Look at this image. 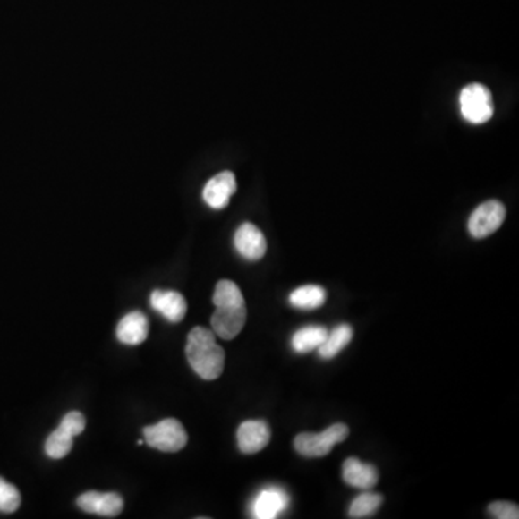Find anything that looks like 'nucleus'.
I'll use <instances>...</instances> for the list:
<instances>
[{
	"mask_svg": "<svg viewBox=\"0 0 519 519\" xmlns=\"http://www.w3.org/2000/svg\"><path fill=\"white\" fill-rule=\"evenodd\" d=\"M270 438V427L263 420H249L238 427V449L244 455L261 452L268 445Z\"/></svg>",
	"mask_w": 519,
	"mask_h": 519,
	"instance_id": "9b49d317",
	"label": "nucleus"
},
{
	"mask_svg": "<svg viewBox=\"0 0 519 519\" xmlns=\"http://www.w3.org/2000/svg\"><path fill=\"white\" fill-rule=\"evenodd\" d=\"M353 327H349L346 323L337 325L332 332H328L327 339L318 348L320 358L322 360H332L337 353H341L342 349L349 345V342L353 341Z\"/></svg>",
	"mask_w": 519,
	"mask_h": 519,
	"instance_id": "dca6fc26",
	"label": "nucleus"
},
{
	"mask_svg": "<svg viewBox=\"0 0 519 519\" xmlns=\"http://www.w3.org/2000/svg\"><path fill=\"white\" fill-rule=\"evenodd\" d=\"M115 334L122 344L140 345L149 335L148 318L141 311H130L120 320Z\"/></svg>",
	"mask_w": 519,
	"mask_h": 519,
	"instance_id": "4468645a",
	"label": "nucleus"
},
{
	"mask_svg": "<svg viewBox=\"0 0 519 519\" xmlns=\"http://www.w3.org/2000/svg\"><path fill=\"white\" fill-rule=\"evenodd\" d=\"M460 113L472 124H483L493 115L492 94L483 84H469L462 89L459 97Z\"/></svg>",
	"mask_w": 519,
	"mask_h": 519,
	"instance_id": "7ed1b4c3",
	"label": "nucleus"
},
{
	"mask_svg": "<svg viewBox=\"0 0 519 519\" xmlns=\"http://www.w3.org/2000/svg\"><path fill=\"white\" fill-rule=\"evenodd\" d=\"M72 445H74V436L58 426V429L52 431L45 441V453L51 459H63L72 450Z\"/></svg>",
	"mask_w": 519,
	"mask_h": 519,
	"instance_id": "a211bd4d",
	"label": "nucleus"
},
{
	"mask_svg": "<svg viewBox=\"0 0 519 519\" xmlns=\"http://www.w3.org/2000/svg\"><path fill=\"white\" fill-rule=\"evenodd\" d=\"M382 504V497L379 493L363 492L353 499L349 506V516L360 519L374 515Z\"/></svg>",
	"mask_w": 519,
	"mask_h": 519,
	"instance_id": "6ab92c4d",
	"label": "nucleus"
},
{
	"mask_svg": "<svg viewBox=\"0 0 519 519\" xmlns=\"http://www.w3.org/2000/svg\"><path fill=\"white\" fill-rule=\"evenodd\" d=\"M348 436V426L336 423L328 427L322 433L297 434L294 443V449L304 457H323L329 455L335 445L346 440Z\"/></svg>",
	"mask_w": 519,
	"mask_h": 519,
	"instance_id": "f03ea898",
	"label": "nucleus"
},
{
	"mask_svg": "<svg viewBox=\"0 0 519 519\" xmlns=\"http://www.w3.org/2000/svg\"><path fill=\"white\" fill-rule=\"evenodd\" d=\"M185 351L191 368L200 379L212 381L223 374L225 353L217 344L216 334L211 329L193 328L188 335Z\"/></svg>",
	"mask_w": 519,
	"mask_h": 519,
	"instance_id": "f257e3e1",
	"label": "nucleus"
},
{
	"mask_svg": "<svg viewBox=\"0 0 519 519\" xmlns=\"http://www.w3.org/2000/svg\"><path fill=\"white\" fill-rule=\"evenodd\" d=\"M234 245H235V250L240 252V256L244 257L245 260H250V261L263 259L264 254L268 251V242H266L264 234L251 223H244L238 226V230L234 235Z\"/></svg>",
	"mask_w": 519,
	"mask_h": 519,
	"instance_id": "1a4fd4ad",
	"label": "nucleus"
},
{
	"mask_svg": "<svg viewBox=\"0 0 519 519\" xmlns=\"http://www.w3.org/2000/svg\"><path fill=\"white\" fill-rule=\"evenodd\" d=\"M490 515L498 519H518L519 508L518 505L512 504V502L497 501L489 505Z\"/></svg>",
	"mask_w": 519,
	"mask_h": 519,
	"instance_id": "4be33fe9",
	"label": "nucleus"
},
{
	"mask_svg": "<svg viewBox=\"0 0 519 519\" xmlns=\"http://www.w3.org/2000/svg\"><path fill=\"white\" fill-rule=\"evenodd\" d=\"M342 476L349 486L361 490H370L379 483L377 467L363 464L356 457H349L342 467Z\"/></svg>",
	"mask_w": 519,
	"mask_h": 519,
	"instance_id": "ddd939ff",
	"label": "nucleus"
},
{
	"mask_svg": "<svg viewBox=\"0 0 519 519\" xmlns=\"http://www.w3.org/2000/svg\"><path fill=\"white\" fill-rule=\"evenodd\" d=\"M237 192V181L233 172H221L209 179L205 185L202 198L212 209H224L230 204L231 197Z\"/></svg>",
	"mask_w": 519,
	"mask_h": 519,
	"instance_id": "9d476101",
	"label": "nucleus"
},
{
	"mask_svg": "<svg viewBox=\"0 0 519 519\" xmlns=\"http://www.w3.org/2000/svg\"><path fill=\"white\" fill-rule=\"evenodd\" d=\"M77 505L78 508L89 514L115 518L122 514L124 502L119 493H100L89 490V492L82 493L81 497H78Z\"/></svg>",
	"mask_w": 519,
	"mask_h": 519,
	"instance_id": "0eeeda50",
	"label": "nucleus"
},
{
	"mask_svg": "<svg viewBox=\"0 0 519 519\" xmlns=\"http://www.w3.org/2000/svg\"><path fill=\"white\" fill-rule=\"evenodd\" d=\"M328 332L329 330L327 328L318 327V325L301 328L292 336V348L297 353H309L311 351H316L327 339Z\"/></svg>",
	"mask_w": 519,
	"mask_h": 519,
	"instance_id": "2eb2a0df",
	"label": "nucleus"
},
{
	"mask_svg": "<svg viewBox=\"0 0 519 519\" xmlns=\"http://www.w3.org/2000/svg\"><path fill=\"white\" fill-rule=\"evenodd\" d=\"M506 217V209L499 200H490L479 205L472 212L467 228L473 238L489 237L490 234L501 228Z\"/></svg>",
	"mask_w": 519,
	"mask_h": 519,
	"instance_id": "423d86ee",
	"label": "nucleus"
},
{
	"mask_svg": "<svg viewBox=\"0 0 519 519\" xmlns=\"http://www.w3.org/2000/svg\"><path fill=\"white\" fill-rule=\"evenodd\" d=\"M21 506V493L15 486L0 478V512L12 514Z\"/></svg>",
	"mask_w": 519,
	"mask_h": 519,
	"instance_id": "aec40b11",
	"label": "nucleus"
},
{
	"mask_svg": "<svg viewBox=\"0 0 519 519\" xmlns=\"http://www.w3.org/2000/svg\"><path fill=\"white\" fill-rule=\"evenodd\" d=\"M146 443L160 452L176 453L185 447L188 434L176 419L162 420L155 426L143 429Z\"/></svg>",
	"mask_w": 519,
	"mask_h": 519,
	"instance_id": "20e7f679",
	"label": "nucleus"
},
{
	"mask_svg": "<svg viewBox=\"0 0 519 519\" xmlns=\"http://www.w3.org/2000/svg\"><path fill=\"white\" fill-rule=\"evenodd\" d=\"M289 302L294 308L303 311L318 309L327 302V290L316 285H302L290 294Z\"/></svg>",
	"mask_w": 519,
	"mask_h": 519,
	"instance_id": "f3484780",
	"label": "nucleus"
},
{
	"mask_svg": "<svg viewBox=\"0 0 519 519\" xmlns=\"http://www.w3.org/2000/svg\"><path fill=\"white\" fill-rule=\"evenodd\" d=\"M245 320H247L245 302L217 304L216 311L211 318L212 332L225 341H231L242 332Z\"/></svg>",
	"mask_w": 519,
	"mask_h": 519,
	"instance_id": "39448f33",
	"label": "nucleus"
},
{
	"mask_svg": "<svg viewBox=\"0 0 519 519\" xmlns=\"http://www.w3.org/2000/svg\"><path fill=\"white\" fill-rule=\"evenodd\" d=\"M60 427H63L64 430H67L68 433L72 434L75 438L86 429V417L80 412H70L68 414L64 415Z\"/></svg>",
	"mask_w": 519,
	"mask_h": 519,
	"instance_id": "412c9836",
	"label": "nucleus"
},
{
	"mask_svg": "<svg viewBox=\"0 0 519 519\" xmlns=\"http://www.w3.org/2000/svg\"><path fill=\"white\" fill-rule=\"evenodd\" d=\"M290 498L282 488L268 486L257 493L256 499L252 501V516L257 519H273L287 509Z\"/></svg>",
	"mask_w": 519,
	"mask_h": 519,
	"instance_id": "6e6552de",
	"label": "nucleus"
},
{
	"mask_svg": "<svg viewBox=\"0 0 519 519\" xmlns=\"http://www.w3.org/2000/svg\"><path fill=\"white\" fill-rule=\"evenodd\" d=\"M150 304L169 322H181L185 318L188 304L185 297L174 290H155L150 294Z\"/></svg>",
	"mask_w": 519,
	"mask_h": 519,
	"instance_id": "f8f14e48",
	"label": "nucleus"
}]
</instances>
